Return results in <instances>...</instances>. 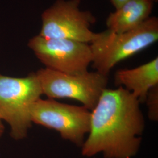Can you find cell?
<instances>
[{
  "mask_svg": "<svg viewBox=\"0 0 158 158\" xmlns=\"http://www.w3.org/2000/svg\"><path fill=\"white\" fill-rule=\"evenodd\" d=\"M4 125L2 124V119L0 118V138L2 135V134L4 132Z\"/></svg>",
  "mask_w": 158,
  "mask_h": 158,
  "instance_id": "7c38bea8",
  "label": "cell"
},
{
  "mask_svg": "<svg viewBox=\"0 0 158 158\" xmlns=\"http://www.w3.org/2000/svg\"><path fill=\"white\" fill-rule=\"evenodd\" d=\"M114 83L132 93L141 104L144 103L149 90L158 85V57L136 68L118 70Z\"/></svg>",
  "mask_w": 158,
  "mask_h": 158,
  "instance_id": "ba28073f",
  "label": "cell"
},
{
  "mask_svg": "<svg viewBox=\"0 0 158 158\" xmlns=\"http://www.w3.org/2000/svg\"><path fill=\"white\" fill-rule=\"evenodd\" d=\"M28 46L46 68L63 73H83L92 62L89 44L38 35L30 40Z\"/></svg>",
  "mask_w": 158,
  "mask_h": 158,
  "instance_id": "52a82bcc",
  "label": "cell"
},
{
  "mask_svg": "<svg viewBox=\"0 0 158 158\" xmlns=\"http://www.w3.org/2000/svg\"><path fill=\"white\" fill-rule=\"evenodd\" d=\"M29 114L32 123L56 131L64 139L78 147L82 146L90 130L91 112L83 106L40 98L31 105Z\"/></svg>",
  "mask_w": 158,
  "mask_h": 158,
  "instance_id": "5b68a950",
  "label": "cell"
},
{
  "mask_svg": "<svg viewBox=\"0 0 158 158\" xmlns=\"http://www.w3.org/2000/svg\"><path fill=\"white\" fill-rule=\"evenodd\" d=\"M158 40V18L149 17L139 27L123 33L108 29L96 33L89 44L92 66L98 73L108 76L118 63L145 49Z\"/></svg>",
  "mask_w": 158,
  "mask_h": 158,
  "instance_id": "7a4b0ae2",
  "label": "cell"
},
{
  "mask_svg": "<svg viewBox=\"0 0 158 158\" xmlns=\"http://www.w3.org/2000/svg\"><path fill=\"white\" fill-rule=\"evenodd\" d=\"M140 102L122 87L104 89L91 110L89 135L82 155L102 153L105 158H132L138 152L145 127Z\"/></svg>",
  "mask_w": 158,
  "mask_h": 158,
  "instance_id": "6da1fadb",
  "label": "cell"
},
{
  "mask_svg": "<svg viewBox=\"0 0 158 158\" xmlns=\"http://www.w3.org/2000/svg\"><path fill=\"white\" fill-rule=\"evenodd\" d=\"M42 91L36 73L22 78L0 74V118L11 128L12 137H26L32 125L29 108Z\"/></svg>",
  "mask_w": 158,
  "mask_h": 158,
  "instance_id": "3957f363",
  "label": "cell"
},
{
  "mask_svg": "<svg viewBox=\"0 0 158 158\" xmlns=\"http://www.w3.org/2000/svg\"><path fill=\"white\" fill-rule=\"evenodd\" d=\"M128 1V0H110L112 5L115 10L119 8Z\"/></svg>",
  "mask_w": 158,
  "mask_h": 158,
  "instance_id": "8fae6325",
  "label": "cell"
},
{
  "mask_svg": "<svg viewBox=\"0 0 158 158\" xmlns=\"http://www.w3.org/2000/svg\"><path fill=\"white\" fill-rule=\"evenodd\" d=\"M148 107V116L150 120H158V85L152 87L147 94L145 102Z\"/></svg>",
  "mask_w": 158,
  "mask_h": 158,
  "instance_id": "30bf717a",
  "label": "cell"
},
{
  "mask_svg": "<svg viewBox=\"0 0 158 158\" xmlns=\"http://www.w3.org/2000/svg\"><path fill=\"white\" fill-rule=\"evenodd\" d=\"M80 2L81 0H56L42 13L39 35L90 44L96 36L90 28L96 18L90 11L81 10Z\"/></svg>",
  "mask_w": 158,
  "mask_h": 158,
  "instance_id": "8992f818",
  "label": "cell"
},
{
  "mask_svg": "<svg viewBox=\"0 0 158 158\" xmlns=\"http://www.w3.org/2000/svg\"><path fill=\"white\" fill-rule=\"evenodd\" d=\"M153 1L155 2H157L158 1V0H153Z\"/></svg>",
  "mask_w": 158,
  "mask_h": 158,
  "instance_id": "4fadbf2b",
  "label": "cell"
},
{
  "mask_svg": "<svg viewBox=\"0 0 158 158\" xmlns=\"http://www.w3.org/2000/svg\"><path fill=\"white\" fill-rule=\"evenodd\" d=\"M36 74L42 94L48 98H66L77 100L91 111L96 106L108 82L107 76L96 71L70 74L45 68L39 70Z\"/></svg>",
  "mask_w": 158,
  "mask_h": 158,
  "instance_id": "277c9868",
  "label": "cell"
},
{
  "mask_svg": "<svg viewBox=\"0 0 158 158\" xmlns=\"http://www.w3.org/2000/svg\"><path fill=\"white\" fill-rule=\"evenodd\" d=\"M154 3L153 0H128L109 14L107 29L123 33L136 28L151 17Z\"/></svg>",
  "mask_w": 158,
  "mask_h": 158,
  "instance_id": "9c48e42d",
  "label": "cell"
}]
</instances>
